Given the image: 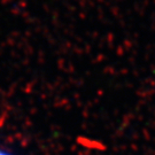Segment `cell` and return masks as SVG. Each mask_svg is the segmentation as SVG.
Instances as JSON below:
<instances>
[{"label":"cell","instance_id":"obj_1","mask_svg":"<svg viewBox=\"0 0 155 155\" xmlns=\"http://www.w3.org/2000/svg\"><path fill=\"white\" fill-rule=\"evenodd\" d=\"M0 155H13V154H11V153H8V152H6V150H0Z\"/></svg>","mask_w":155,"mask_h":155}]
</instances>
